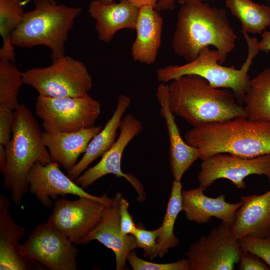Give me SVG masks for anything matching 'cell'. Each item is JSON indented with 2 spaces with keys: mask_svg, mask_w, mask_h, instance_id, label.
<instances>
[{
  "mask_svg": "<svg viewBox=\"0 0 270 270\" xmlns=\"http://www.w3.org/2000/svg\"><path fill=\"white\" fill-rule=\"evenodd\" d=\"M236 38L225 10L206 1L188 0L178 12L172 47L176 55L189 62L202 49L213 46L222 64L234 48Z\"/></svg>",
  "mask_w": 270,
  "mask_h": 270,
  "instance_id": "obj_1",
  "label": "cell"
},
{
  "mask_svg": "<svg viewBox=\"0 0 270 270\" xmlns=\"http://www.w3.org/2000/svg\"><path fill=\"white\" fill-rule=\"evenodd\" d=\"M184 140L196 148L202 160L218 153L245 158L270 154V122L240 116L194 126Z\"/></svg>",
  "mask_w": 270,
  "mask_h": 270,
  "instance_id": "obj_2",
  "label": "cell"
},
{
  "mask_svg": "<svg viewBox=\"0 0 270 270\" xmlns=\"http://www.w3.org/2000/svg\"><path fill=\"white\" fill-rule=\"evenodd\" d=\"M168 86L172 112L194 127L202 124L246 117L244 106L230 90L212 86L195 74L182 76Z\"/></svg>",
  "mask_w": 270,
  "mask_h": 270,
  "instance_id": "obj_3",
  "label": "cell"
},
{
  "mask_svg": "<svg viewBox=\"0 0 270 270\" xmlns=\"http://www.w3.org/2000/svg\"><path fill=\"white\" fill-rule=\"evenodd\" d=\"M42 134L32 112L20 104L14 110L12 138L5 146L6 162L0 170L3 188L10 190L11 200L15 204H20L28 192L26 176L33 164L52 162Z\"/></svg>",
  "mask_w": 270,
  "mask_h": 270,
  "instance_id": "obj_4",
  "label": "cell"
},
{
  "mask_svg": "<svg viewBox=\"0 0 270 270\" xmlns=\"http://www.w3.org/2000/svg\"><path fill=\"white\" fill-rule=\"evenodd\" d=\"M34 8L24 18L11 36L14 46L32 48L42 45L52 51V60L65 55V43L80 7L56 4L52 0H34Z\"/></svg>",
  "mask_w": 270,
  "mask_h": 270,
  "instance_id": "obj_5",
  "label": "cell"
},
{
  "mask_svg": "<svg viewBox=\"0 0 270 270\" xmlns=\"http://www.w3.org/2000/svg\"><path fill=\"white\" fill-rule=\"evenodd\" d=\"M248 47L246 59L240 68L226 66L220 64V56L216 50L210 47L202 49L194 60L180 65H169L157 70L158 80L165 84L188 74L199 76L206 80L212 87L231 90L240 104L248 88L250 77L248 71L256 56L260 52L258 40L242 32Z\"/></svg>",
  "mask_w": 270,
  "mask_h": 270,
  "instance_id": "obj_6",
  "label": "cell"
},
{
  "mask_svg": "<svg viewBox=\"0 0 270 270\" xmlns=\"http://www.w3.org/2000/svg\"><path fill=\"white\" fill-rule=\"evenodd\" d=\"M25 84L39 95L51 98L82 97L88 95L92 79L86 66L68 56L52 60L51 65L22 72Z\"/></svg>",
  "mask_w": 270,
  "mask_h": 270,
  "instance_id": "obj_7",
  "label": "cell"
},
{
  "mask_svg": "<svg viewBox=\"0 0 270 270\" xmlns=\"http://www.w3.org/2000/svg\"><path fill=\"white\" fill-rule=\"evenodd\" d=\"M36 113L44 132H76L94 126L101 112L100 102L88 94L82 97L51 98L39 95Z\"/></svg>",
  "mask_w": 270,
  "mask_h": 270,
  "instance_id": "obj_8",
  "label": "cell"
},
{
  "mask_svg": "<svg viewBox=\"0 0 270 270\" xmlns=\"http://www.w3.org/2000/svg\"><path fill=\"white\" fill-rule=\"evenodd\" d=\"M24 256L51 270H76L78 250L67 236L48 222L38 225L20 248Z\"/></svg>",
  "mask_w": 270,
  "mask_h": 270,
  "instance_id": "obj_9",
  "label": "cell"
},
{
  "mask_svg": "<svg viewBox=\"0 0 270 270\" xmlns=\"http://www.w3.org/2000/svg\"><path fill=\"white\" fill-rule=\"evenodd\" d=\"M242 250L231 226L222 222L191 244L185 254L190 270H232Z\"/></svg>",
  "mask_w": 270,
  "mask_h": 270,
  "instance_id": "obj_10",
  "label": "cell"
},
{
  "mask_svg": "<svg viewBox=\"0 0 270 270\" xmlns=\"http://www.w3.org/2000/svg\"><path fill=\"white\" fill-rule=\"evenodd\" d=\"M198 180L205 190L216 180H230L238 189L246 187L244 178L252 174L265 176L270 182V154L245 158L218 153L202 160Z\"/></svg>",
  "mask_w": 270,
  "mask_h": 270,
  "instance_id": "obj_11",
  "label": "cell"
},
{
  "mask_svg": "<svg viewBox=\"0 0 270 270\" xmlns=\"http://www.w3.org/2000/svg\"><path fill=\"white\" fill-rule=\"evenodd\" d=\"M105 206L86 197L74 200L57 199L46 222L64 233L74 244H81L100 221Z\"/></svg>",
  "mask_w": 270,
  "mask_h": 270,
  "instance_id": "obj_12",
  "label": "cell"
},
{
  "mask_svg": "<svg viewBox=\"0 0 270 270\" xmlns=\"http://www.w3.org/2000/svg\"><path fill=\"white\" fill-rule=\"evenodd\" d=\"M28 192L35 194L44 206L48 208L54 205L52 200L58 196L73 194L99 201L105 205L110 204L113 198H109L106 193L101 196L92 195L79 186L60 168V164L54 162L43 164L36 162L30 168L26 176Z\"/></svg>",
  "mask_w": 270,
  "mask_h": 270,
  "instance_id": "obj_13",
  "label": "cell"
},
{
  "mask_svg": "<svg viewBox=\"0 0 270 270\" xmlns=\"http://www.w3.org/2000/svg\"><path fill=\"white\" fill-rule=\"evenodd\" d=\"M141 122L132 114L123 116L120 127V134L112 147L102 156L100 162L82 172L75 182L85 188L100 178L112 174L118 178H124L134 187L139 195V199L144 197L143 188L134 176L123 172L121 169V159L128 144L142 130Z\"/></svg>",
  "mask_w": 270,
  "mask_h": 270,
  "instance_id": "obj_14",
  "label": "cell"
},
{
  "mask_svg": "<svg viewBox=\"0 0 270 270\" xmlns=\"http://www.w3.org/2000/svg\"><path fill=\"white\" fill-rule=\"evenodd\" d=\"M120 193L115 194L112 202L106 205L100 221L82 240L86 244L96 240L114 252L116 270L126 269V258L132 250L138 248L132 234H122L120 226L119 200Z\"/></svg>",
  "mask_w": 270,
  "mask_h": 270,
  "instance_id": "obj_15",
  "label": "cell"
},
{
  "mask_svg": "<svg viewBox=\"0 0 270 270\" xmlns=\"http://www.w3.org/2000/svg\"><path fill=\"white\" fill-rule=\"evenodd\" d=\"M204 188H198L182 190V210L190 221L202 224L208 222L212 217L232 226L235 214L242 202L230 203L226 196L221 194L216 198L209 197L204 194Z\"/></svg>",
  "mask_w": 270,
  "mask_h": 270,
  "instance_id": "obj_16",
  "label": "cell"
},
{
  "mask_svg": "<svg viewBox=\"0 0 270 270\" xmlns=\"http://www.w3.org/2000/svg\"><path fill=\"white\" fill-rule=\"evenodd\" d=\"M9 206L8 198L0 195V270H38L40 268L39 263L20 253V240L24 236L25 230L12 218L8 210Z\"/></svg>",
  "mask_w": 270,
  "mask_h": 270,
  "instance_id": "obj_17",
  "label": "cell"
},
{
  "mask_svg": "<svg viewBox=\"0 0 270 270\" xmlns=\"http://www.w3.org/2000/svg\"><path fill=\"white\" fill-rule=\"evenodd\" d=\"M156 96L160 105V113L164 118L170 142V164L174 180L180 181L184 174L200 156L196 148L188 144L182 138L176 122L174 114L168 104V86L160 83Z\"/></svg>",
  "mask_w": 270,
  "mask_h": 270,
  "instance_id": "obj_18",
  "label": "cell"
},
{
  "mask_svg": "<svg viewBox=\"0 0 270 270\" xmlns=\"http://www.w3.org/2000/svg\"><path fill=\"white\" fill-rule=\"evenodd\" d=\"M231 232L240 240L245 237L268 238L270 234V190L260 194L242 196Z\"/></svg>",
  "mask_w": 270,
  "mask_h": 270,
  "instance_id": "obj_19",
  "label": "cell"
},
{
  "mask_svg": "<svg viewBox=\"0 0 270 270\" xmlns=\"http://www.w3.org/2000/svg\"><path fill=\"white\" fill-rule=\"evenodd\" d=\"M140 8L129 0L104 4L98 0L90 2L88 12L96 20L98 39L108 42L122 29L135 30Z\"/></svg>",
  "mask_w": 270,
  "mask_h": 270,
  "instance_id": "obj_20",
  "label": "cell"
},
{
  "mask_svg": "<svg viewBox=\"0 0 270 270\" xmlns=\"http://www.w3.org/2000/svg\"><path fill=\"white\" fill-rule=\"evenodd\" d=\"M163 18L155 8L144 5L139 8L135 30L136 38L131 48L134 60L154 64L161 45Z\"/></svg>",
  "mask_w": 270,
  "mask_h": 270,
  "instance_id": "obj_21",
  "label": "cell"
},
{
  "mask_svg": "<svg viewBox=\"0 0 270 270\" xmlns=\"http://www.w3.org/2000/svg\"><path fill=\"white\" fill-rule=\"evenodd\" d=\"M102 128L94 126L74 132L50 134L43 132L42 138L52 162L60 164L68 172L76 164L80 156L86 152L92 139Z\"/></svg>",
  "mask_w": 270,
  "mask_h": 270,
  "instance_id": "obj_22",
  "label": "cell"
},
{
  "mask_svg": "<svg viewBox=\"0 0 270 270\" xmlns=\"http://www.w3.org/2000/svg\"><path fill=\"white\" fill-rule=\"evenodd\" d=\"M131 103L130 98L126 95L121 94L118 96L116 108L112 117L90 141L82 158L68 172V176L70 179L75 181L92 162L102 156L112 147L116 140L117 131L124 114Z\"/></svg>",
  "mask_w": 270,
  "mask_h": 270,
  "instance_id": "obj_23",
  "label": "cell"
},
{
  "mask_svg": "<svg viewBox=\"0 0 270 270\" xmlns=\"http://www.w3.org/2000/svg\"><path fill=\"white\" fill-rule=\"evenodd\" d=\"M243 104L248 120L270 122V67L250 79Z\"/></svg>",
  "mask_w": 270,
  "mask_h": 270,
  "instance_id": "obj_24",
  "label": "cell"
},
{
  "mask_svg": "<svg viewBox=\"0 0 270 270\" xmlns=\"http://www.w3.org/2000/svg\"><path fill=\"white\" fill-rule=\"evenodd\" d=\"M232 14L240 22L242 32L262 34L270 27V7L252 0H226Z\"/></svg>",
  "mask_w": 270,
  "mask_h": 270,
  "instance_id": "obj_25",
  "label": "cell"
},
{
  "mask_svg": "<svg viewBox=\"0 0 270 270\" xmlns=\"http://www.w3.org/2000/svg\"><path fill=\"white\" fill-rule=\"evenodd\" d=\"M24 6L22 0H0V35L2 39L0 59L14 62V47L11 36L24 18Z\"/></svg>",
  "mask_w": 270,
  "mask_h": 270,
  "instance_id": "obj_26",
  "label": "cell"
},
{
  "mask_svg": "<svg viewBox=\"0 0 270 270\" xmlns=\"http://www.w3.org/2000/svg\"><path fill=\"white\" fill-rule=\"evenodd\" d=\"M182 184L174 180L162 225L159 227L158 238V256L162 258L170 248L179 244V239L174 234V228L177 216L182 210Z\"/></svg>",
  "mask_w": 270,
  "mask_h": 270,
  "instance_id": "obj_27",
  "label": "cell"
},
{
  "mask_svg": "<svg viewBox=\"0 0 270 270\" xmlns=\"http://www.w3.org/2000/svg\"><path fill=\"white\" fill-rule=\"evenodd\" d=\"M23 84L22 72L14 62L0 59V107L15 110L20 104L18 95Z\"/></svg>",
  "mask_w": 270,
  "mask_h": 270,
  "instance_id": "obj_28",
  "label": "cell"
},
{
  "mask_svg": "<svg viewBox=\"0 0 270 270\" xmlns=\"http://www.w3.org/2000/svg\"><path fill=\"white\" fill-rule=\"evenodd\" d=\"M126 260L134 270H189L190 263L186 258H182L170 263H156L138 257L134 250L128 255Z\"/></svg>",
  "mask_w": 270,
  "mask_h": 270,
  "instance_id": "obj_29",
  "label": "cell"
},
{
  "mask_svg": "<svg viewBox=\"0 0 270 270\" xmlns=\"http://www.w3.org/2000/svg\"><path fill=\"white\" fill-rule=\"evenodd\" d=\"M159 232V228L148 230L142 224L136 226L132 234L136 238L138 248L143 250L144 257L152 260L158 256V238Z\"/></svg>",
  "mask_w": 270,
  "mask_h": 270,
  "instance_id": "obj_30",
  "label": "cell"
},
{
  "mask_svg": "<svg viewBox=\"0 0 270 270\" xmlns=\"http://www.w3.org/2000/svg\"><path fill=\"white\" fill-rule=\"evenodd\" d=\"M242 250L252 252L270 268V238L245 237L238 240Z\"/></svg>",
  "mask_w": 270,
  "mask_h": 270,
  "instance_id": "obj_31",
  "label": "cell"
},
{
  "mask_svg": "<svg viewBox=\"0 0 270 270\" xmlns=\"http://www.w3.org/2000/svg\"><path fill=\"white\" fill-rule=\"evenodd\" d=\"M14 110L0 107V146H6L11 139Z\"/></svg>",
  "mask_w": 270,
  "mask_h": 270,
  "instance_id": "obj_32",
  "label": "cell"
},
{
  "mask_svg": "<svg viewBox=\"0 0 270 270\" xmlns=\"http://www.w3.org/2000/svg\"><path fill=\"white\" fill-rule=\"evenodd\" d=\"M240 270H269L267 264L256 254L242 250L238 261Z\"/></svg>",
  "mask_w": 270,
  "mask_h": 270,
  "instance_id": "obj_33",
  "label": "cell"
},
{
  "mask_svg": "<svg viewBox=\"0 0 270 270\" xmlns=\"http://www.w3.org/2000/svg\"><path fill=\"white\" fill-rule=\"evenodd\" d=\"M128 206V202L122 195L119 200V213L121 232L124 235L132 234L136 228Z\"/></svg>",
  "mask_w": 270,
  "mask_h": 270,
  "instance_id": "obj_34",
  "label": "cell"
},
{
  "mask_svg": "<svg viewBox=\"0 0 270 270\" xmlns=\"http://www.w3.org/2000/svg\"><path fill=\"white\" fill-rule=\"evenodd\" d=\"M260 51L266 53L270 52V31H264L261 34V40L258 42Z\"/></svg>",
  "mask_w": 270,
  "mask_h": 270,
  "instance_id": "obj_35",
  "label": "cell"
},
{
  "mask_svg": "<svg viewBox=\"0 0 270 270\" xmlns=\"http://www.w3.org/2000/svg\"><path fill=\"white\" fill-rule=\"evenodd\" d=\"M181 4L188 0H178ZM176 0H159L156 9L159 12L162 10H172L174 6Z\"/></svg>",
  "mask_w": 270,
  "mask_h": 270,
  "instance_id": "obj_36",
  "label": "cell"
},
{
  "mask_svg": "<svg viewBox=\"0 0 270 270\" xmlns=\"http://www.w3.org/2000/svg\"><path fill=\"white\" fill-rule=\"evenodd\" d=\"M135 6L140 7L144 5L151 6L156 8L159 0H129Z\"/></svg>",
  "mask_w": 270,
  "mask_h": 270,
  "instance_id": "obj_37",
  "label": "cell"
},
{
  "mask_svg": "<svg viewBox=\"0 0 270 270\" xmlns=\"http://www.w3.org/2000/svg\"><path fill=\"white\" fill-rule=\"evenodd\" d=\"M98 0L104 4H109V3L115 2V0Z\"/></svg>",
  "mask_w": 270,
  "mask_h": 270,
  "instance_id": "obj_38",
  "label": "cell"
},
{
  "mask_svg": "<svg viewBox=\"0 0 270 270\" xmlns=\"http://www.w3.org/2000/svg\"><path fill=\"white\" fill-rule=\"evenodd\" d=\"M30 0H24V4H26L27 2H28Z\"/></svg>",
  "mask_w": 270,
  "mask_h": 270,
  "instance_id": "obj_39",
  "label": "cell"
},
{
  "mask_svg": "<svg viewBox=\"0 0 270 270\" xmlns=\"http://www.w3.org/2000/svg\"><path fill=\"white\" fill-rule=\"evenodd\" d=\"M204 0V1H208V0Z\"/></svg>",
  "mask_w": 270,
  "mask_h": 270,
  "instance_id": "obj_40",
  "label": "cell"
},
{
  "mask_svg": "<svg viewBox=\"0 0 270 270\" xmlns=\"http://www.w3.org/2000/svg\"><path fill=\"white\" fill-rule=\"evenodd\" d=\"M268 238H270V235H269L268 237Z\"/></svg>",
  "mask_w": 270,
  "mask_h": 270,
  "instance_id": "obj_41",
  "label": "cell"
}]
</instances>
